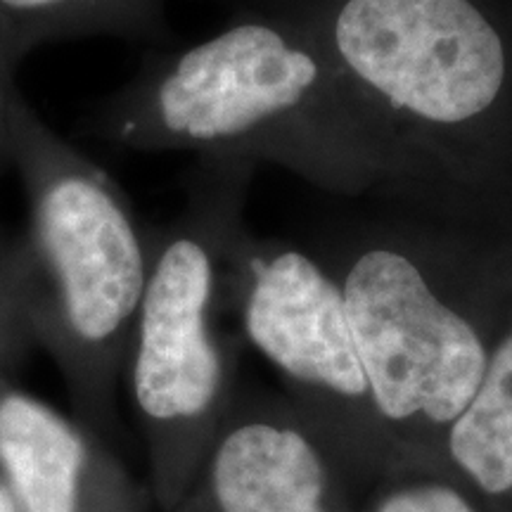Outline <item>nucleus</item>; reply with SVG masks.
<instances>
[{
    "mask_svg": "<svg viewBox=\"0 0 512 512\" xmlns=\"http://www.w3.org/2000/svg\"><path fill=\"white\" fill-rule=\"evenodd\" d=\"M247 344L285 384V399L361 498L403 472L351 332L342 287L311 247L249 230L235 266Z\"/></svg>",
    "mask_w": 512,
    "mask_h": 512,
    "instance_id": "423d86ee",
    "label": "nucleus"
},
{
    "mask_svg": "<svg viewBox=\"0 0 512 512\" xmlns=\"http://www.w3.org/2000/svg\"><path fill=\"white\" fill-rule=\"evenodd\" d=\"M15 164L31 228L22 242L34 344L60 370L74 420L107 446L121 439L119 389L150 252L124 192L38 121H17Z\"/></svg>",
    "mask_w": 512,
    "mask_h": 512,
    "instance_id": "39448f33",
    "label": "nucleus"
},
{
    "mask_svg": "<svg viewBox=\"0 0 512 512\" xmlns=\"http://www.w3.org/2000/svg\"><path fill=\"white\" fill-rule=\"evenodd\" d=\"M34 344L27 299V261L22 242L0 238V392L10 387V373Z\"/></svg>",
    "mask_w": 512,
    "mask_h": 512,
    "instance_id": "f8f14e48",
    "label": "nucleus"
},
{
    "mask_svg": "<svg viewBox=\"0 0 512 512\" xmlns=\"http://www.w3.org/2000/svg\"><path fill=\"white\" fill-rule=\"evenodd\" d=\"M313 254L342 287L358 354L403 472L437 470L498 337L505 259L484 228L384 207L332 230Z\"/></svg>",
    "mask_w": 512,
    "mask_h": 512,
    "instance_id": "7ed1b4c3",
    "label": "nucleus"
},
{
    "mask_svg": "<svg viewBox=\"0 0 512 512\" xmlns=\"http://www.w3.org/2000/svg\"><path fill=\"white\" fill-rule=\"evenodd\" d=\"M441 465L486 512L512 501V325L501 332L479 387L446 430Z\"/></svg>",
    "mask_w": 512,
    "mask_h": 512,
    "instance_id": "1a4fd4ad",
    "label": "nucleus"
},
{
    "mask_svg": "<svg viewBox=\"0 0 512 512\" xmlns=\"http://www.w3.org/2000/svg\"><path fill=\"white\" fill-rule=\"evenodd\" d=\"M88 133L136 152L268 162L339 197L384 190L380 150L323 50L297 24L249 8L147 62Z\"/></svg>",
    "mask_w": 512,
    "mask_h": 512,
    "instance_id": "f03ea898",
    "label": "nucleus"
},
{
    "mask_svg": "<svg viewBox=\"0 0 512 512\" xmlns=\"http://www.w3.org/2000/svg\"><path fill=\"white\" fill-rule=\"evenodd\" d=\"M24 102L12 86V62L0 53V171L15 164L17 121Z\"/></svg>",
    "mask_w": 512,
    "mask_h": 512,
    "instance_id": "ddd939ff",
    "label": "nucleus"
},
{
    "mask_svg": "<svg viewBox=\"0 0 512 512\" xmlns=\"http://www.w3.org/2000/svg\"><path fill=\"white\" fill-rule=\"evenodd\" d=\"M354 512H486L448 472L408 470L382 479L356 501Z\"/></svg>",
    "mask_w": 512,
    "mask_h": 512,
    "instance_id": "9b49d317",
    "label": "nucleus"
},
{
    "mask_svg": "<svg viewBox=\"0 0 512 512\" xmlns=\"http://www.w3.org/2000/svg\"><path fill=\"white\" fill-rule=\"evenodd\" d=\"M0 477L19 512H147L112 446L12 384L0 392Z\"/></svg>",
    "mask_w": 512,
    "mask_h": 512,
    "instance_id": "6e6552de",
    "label": "nucleus"
},
{
    "mask_svg": "<svg viewBox=\"0 0 512 512\" xmlns=\"http://www.w3.org/2000/svg\"><path fill=\"white\" fill-rule=\"evenodd\" d=\"M254 174L247 159H197L181 214L147 230L150 268L126 382L159 512L195 482L238 392L240 344L223 318L238 320L235 266L252 230L245 207Z\"/></svg>",
    "mask_w": 512,
    "mask_h": 512,
    "instance_id": "20e7f679",
    "label": "nucleus"
},
{
    "mask_svg": "<svg viewBox=\"0 0 512 512\" xmlns=\"http://www.w3.org/2000/svg\"><path fill=\"white\" fill-rule=\"evenodd\" d=\"M0 512H19L15 498H12L8 484L3 482V477H0Z\"/></svg>",
    "mask_w": 512,
    "mask_h": 512,
    "instance_id": "4468645a",
    "label": "nucleus"
},
{
    "mask_svg": "<svg viewBox=\"0 0 512 512\" xmlns=\"http://www.w3.org/2000/svg\"><path fill=\"white\" fill-rule=\"evenodd\" d=\"M323 50L384 164V207L484 228L508 176L512 38L489 0H240Z\"/></svg>",
    "mask_w": 512,
    "mask_h": 512,
    "instance_id": "f257e3e1",
    "label": "nucleus"
},
{
    "mask_svg": "<svg viewBox=\"0 0 512 512\" xmlns=\"http://www.w3.org/2000/svg\"><path fill=\"white\" fill-rule=\"evenodd\" d=\"M356 501L285 396L238 387L202 470L166 512H354Z\"/></svg>",
    "mask_w": 512,
    "mask_h": 512,
    "instance_id": "0eeeda50",
    "label": "nucleus"
},
{
    "mask_svg": "<svg viewBox=\"0 0 512 512\" xmlns=\"http://www.w3.org/2000/svg\"><path fill=\"white\" fill-rule=\"evenodd\" d=\"M166 0H0V53L19 55L46 41L119 36L159 41L169 34Z\"/></svg>",
    "mask_w": 512,
    "mask_h": 512,
    "instance_id": "9d476101",
    "label": "nucleus"
}]
</instances>
